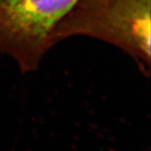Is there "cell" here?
<instances>
[{
  "label": "cell",
  "instance_id": "obj_2",
  "mask_svg": "<svg viewBox=\"0 0 151 151\" xmlns=\"http://www.w3.org/2000/svg\"><path fill=\"white\" fill-rule=\"evenodd\" d=\"M78 0H0V57L21 73L38 69L52 48L53 29Z\"/></svg>",
  "mask_w": 151,
  "mask_h": 151
},
{
  "label": "cell",
  "instance_id": "obj_1",
  "mask_svg": "<svg viewBox=\"0 0 151 151\" xmlns=\"http://www.w3.org/2000/svg\"><path fill=\"white\" fill-rule=\"evenodd\" d=\"M151 0H78L53 29L52 47L75 37L121 49L146 77L150 74Z\"/></svg>",
  "mask_w": 151,
  "mask_h": 151
}]
</instances>
